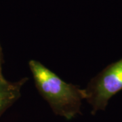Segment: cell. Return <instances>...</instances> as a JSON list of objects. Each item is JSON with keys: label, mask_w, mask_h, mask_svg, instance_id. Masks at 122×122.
Here are the masks:
<instances>
[{"label": "cell", "mask_w": 122, "mask_h": 122, "mask_svg": "<svg viewBox=\"0 0 122 122\" xmlns=\"http://www.w3.org/2000/svg\"><path fill=\"white\" fill-rule=\"evenodd\" d=\"M29 65L36 88L54 113L71 119L80 113L84 89L65 82L39 61L31 60Z\"/></svg>", "instance_id": "6da1fadb"}, {"label": "cell", "mask_w": 122, "mask_h": 122, "mask_svg": "<svg viewBox=\"0 0 122 122\" xmlns=\"http://www.w3.org/2000/svg\"><path fill=\"white\" fill-rule=\"evenodd\" d=\"M84 90L86 100L92 106L93 113L105 109L109 99L122 90V58L92 79Z\"/></svg>", "instance_id": "7a4b0ae2"}, {"label": "cell", "mask_w": 122, "mask_h": 122, "mask_svg": "<svg viewBox=\"0 0 122 122\" xmlns=\"http://www.w3.org/2000/svg\"><path fill=\"white\" fill-rule=\"evenodd\" d=\"M2 63H3L2 52H1V48L0 46V74H2Z\"/></svg>", "instance_id": "277c9868"}, {"label": "cell", "mask_w": 122, "mask_h": 122, "mask_svg": "<svg viewBox=\"0 0 122 122\" xmlns=\"http://www.w3.org/2000/svg\"><path fill=\"white\" fill-rule=\"evenodd\" d=\"M28 78L10 81L0 74V116L20 98L21 89Z\"/></svg>", "instance_id": "3957f363"}]
</instances>
